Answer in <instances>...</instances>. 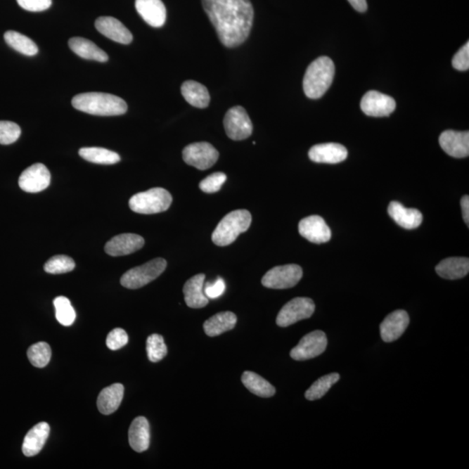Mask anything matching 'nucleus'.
<instances>
[{
    "instance_id": "f257e3e1",
    "label": "nucleus",
    "mask_w": 469,
    "mask_h": 469,
    "mask_svg": "<svg viewBox=\"0 0 469 469\" xmlns=\"http://www.w3.org/2000/svg\"><path fill=\"white\" fill-rule=\"evenodd\" d=\"M202 3L224 46L238 47L246 41L254 21L250 0H202Z\"/></svg>"
},
{
    "instance_id": "f03ea898",
    "label": "nucleus",
    "mask_w": 469,
    "mask_h": 469,
    "mask_svg": "<svg viewBox=\"0 0 469 469\" xmlns=\"http://www.w3.org/2000/svg\"><path fill=\"white\" fill-rule=\"evenodd\" d=\"M72 105L80 112L96 116H120L127 112L124 99L103 92H86L72 98Z\"/></svg>"
},
{
    "instance_id": "7ed1b4c3",
    "label": "nucleus",
    "mask_w": 469,
    "mask_h": 469,
    "mask_svg": "<svg viewBox=\"0 0 469 469\" xmlns=\"http://www.w3.org/2000/svg\"><path fill=\"white\" fill-rule=\"evenodd\" d=\"M335 65L332 59L320 57L313 61L306 70L304 77V91L309 98L317 99L326 94L333 82Z\"/></svg>"
},
{
    "instance_id": "20e7f679",
    "label": "nucleus",
    "mask_w": 469,
    "mask_h": 469,
    "mask_svg": "<svg viewBox=\"0 0 469 469\" xmlns=\"http://www.w3.org/2000/svg\"><path fill=\"white\" fill-rule=\"evenodd\" d=\"M251 221L252 217L246 210H234L227 214L213 232V243L221 247L231 245L240 234L249 230Z\"/></svg>"
},
{
    "instance_id": "39448f33",
    "label": "nucleus",
    "mask_w": 469,
    "mask_h": 469,
    "mask_svg": "<svg viewBox=\"0 0 469 469\" xmlns=\"http://www.w3.org/2000/svg\"><path fill=\"white\" fill-rule=\"evenodd\" d=\"M172 203V197L168 191L153 188L133 195L129 205L132 212L150 215L165 212L171 207Z\"/></svg>"
},
{
    "instance_id": "423d86ee",
    "label": "nucleus",
    "mask_w": 469,
    "mask_h": 469,
    "mask_svg": "<svg viewBox=\"0 0 469 469\" xmlns=\"http://www.w3.org/2000/svg\"><path fill=\"white\" fill-rule=\"evenodd\" d=\"M167 267L164 258H155L148 263L133 268L122 276L120 283L127 289L136 290L157 279Z\"/></svg>"
},
{
    "instance_id": "0eeeda50",
    "label": "nucleus",
    "mask_w": 469,
    "mask_h": 469,
    "mask_svg": "<svg viewBox=\"0 0 469 469\" xmlns=\"http://www.w3.org/2000/svg\"><path fill=\"white\" fill-rule=\"evenodd\" d=\"M302 278V269L297 264L276 266L262 278V284L269 289L285 290L293 288Z\"/></svg>"
},
{
    "instance_id": "6e6552de",
    "label": "nucleus",
    "mask_w": 469,
    "mask_h": 469,
    "mask_svg": "<svg viewBox=\"0 0 469 469\" xmlns=\"http://www.w3.org/2000/svg\"><path fill=\"white\" fill-rule=\"evenodd\" d=\"M316 306L312 299L295 297L287 302L280 310L276 317V324L279 327H289L299 321L308 319L315 312Z\"/></svg>"
},
{
    "instance_id": "1a4fd4ad",
    "label": "nucleus",
    "mask_w": 469,
    "mask_h": 469,
    "mask_svg": "<svg viewBox=\"0 0 469 469\" xmlns=\"http://www.w3.org/2000/svg\"><path fill=\"white\" fill-rule=\"evenodd\" d=\"M224 125L229 138L236 141L248 139L252 134V122L242 106L232 107L228 110L225 114Z\"/></svg>"
},
{
    "instance_id": "9d476101",
    "label": "nucleus",
    "mask_w": 469,
    "mask_h": 469,
    "mask_svg": "<svg viewBox=\"0 0 469 469\" xmlns=\"http://www.w3.org/2000/svg\"><path fill=\"white\" fill-rule=\"evenodd\" d=\"M219 158V151L207 142L191 143L183 150L184 161L200 171L212 168Z\"/></svg>"
},
{
    "instance_id": "9b49d317",
    "label": "nucleus",
    "mask_w": 469,
    "mask_h": 469,
    "mask_svg": "<svg viewBox=\"0 0 469 469\" xmlns=\"http://www.w3.org/2000/svg\"><path fill=\"white\" fill-rule=\"evenodd\" d=\"M328 340L322 330H315L304 335L290 352L295 361H306L319 356L327 349Z\"/></svg>"
},
{
    "instance_id": "f8f14e48",
    "label": "nucleus",
    "mask_w": 469,
    "mask_h": 469,
    "mask_svg": "<svg viewBox=\"0 0 469 469\" xmlns=\"http://www.w3.org/2000/svg\"><path fill=\"white\" fill-rule=\"evenodd\" d=\"M51 183V173L46 165L34 164L25 169L18 179L22 190L29 193H38L46 190Z\"/></svg>"
},
{
    "instance_id": "ddd939ff",
    "label": "nucleus",
    "mask_w": 469,
    "mask_h": 469,
    "mask_svg": "<svg viewBox=\"0 0 469 469\" xmlns=\"http://www.w3.org/2000/svg\"><path fill=\"white\" fill-rule=\"evenodd\" d=\"M397 103L393 98L376 91H371L364 96L361 109L369 117H387L396 110Z\"/></svg>"
},
{
    "instance_id": "4468645a",
    "label": "nucleus",
    "mask_w": 469,
    "mask_h": 469,
    "mask_svg": "<svg viewBox=\"0 0 469 469\" xmlns=\"http://www.w3.org/2000/svg\"><path fill=\"white\" fill-rule=\"evenodd\" d=\"M298 231L308 241L319 245L330 241L332 236L330 227L320 216H310L302 219Z\"/></svg>"
},
{
    "instance_id": "2eb2a0df",
    "label": "nucleus",
    "mask_w": 469,
    "mask_h": 469,
    "mask_svg": "<svg viewBox=\"0 0 469 469\" xmlns=\"http://www.w3.org/2000/svg\"><path fill=\"white\" fill-rule=\"evenodd\" d=\"M409 324V314L405 310L398 309L386 316L380 325L383 341L392 342L404 335Z\"/></svg>"
},
{
    "instance_id": "dca6fc26",
    "label": "nucleus",
    "mask_w": 469,
    "mask_h": 469,
    "mask_svg": "<svg viewBox=\"0 0 469 469\" xmlns=\"http://www.w3.org/2000/svg\"><path fill=\"white\" fill-rule=\"evenodd\" d=\"M442 150L449 156L463 158L469 155V132L452 130L443 131L439 139Z\"/></svg>"
},
{
    "instance_id": "f3484780",
    "label": "nucleus",
    "mask_w": 469,
    "mask_h": 469,
    "mask_svg": "<svg viewBox=\"0 0 469 469\" xmlns=\"http://www.w3.org/2000/svg\"><path fill=\"white\" fill-rule=\"evenodd\" d=\"M145 245V239L141 236L125 233L114 236L106 243L105 250L109 256H127L142 249Z\"/></svg>"
},
{
    "instance_id": "a211bd4d",
    "label": "nucleus",
    "mask_w": 469,
    "mask_h": 469,
    "mask_svg": "<svg viewBox=\"0 0 469 469\" xmlns=\"http://www.w3.org/2000/svg\"><path fill=\"white\" fill-rule=\"evenodd\" d=\"M348 157V150L340 143H320L309 151V160L319 164H339Z\"/></svg>"
},
{
    "instance_id": "6ab92c4d",
    "label": "nucleus",
    "mask_w": 469,
    "mask_h": 469,
    "mask_svg": "<svg viewBox=\"0 0 469 469\" xmlns=\"http://www.w3.org/2000/svg\"><path fill=\"white\" fill-rule=\"evenodd\" d=\"M95 27L101 34L113 41L123 44L132 42L131 32L115 18L99 17L95 22Z\"/></svg>"
},
{
    "instance_id": "aec40b11",
    "label": "nucleus",
    "mask_w": 469,
    "mask_h": 469,
    "mask_svg": "<svg viewBox=\"0 0 469 469\" xmlns=\"http://www.w3.org/2000/svg\"><path fill=\"white\" fill-rule=\"evenodd\" d=\"M136 12L153 27H162L166 21V8L162 0H136Z\"/></svg>"
},
{
    "instance_id": "412c9836",
    "label": "nucleus",
    "mask_w": 469,
    "mask_h": 469,
    "mask_svg": "<svg viewBox=\"0 0 469 469\" xmlns=\"http://www.w3.org/2000/svg\"><path fill=\"white\" fill-rule=\"evenodd\" d=\"M387 212L399 226L407 229V230L418 228L423 223V217L420 210L405 208L404 205L397 201L390 203Z\"/></svg>"
},
{
    "instance_id": "4be33fe9",
    "label": "nucleus",
    "mask_w": 469,
    "mask_h": 469,
    "mask_svg": "<svg viewBox=\"0 0 469 469\" xmlns=\"http://www.w3.org/2000/svg\"><path fill=\"white\" fill-rule=\"evenodd\" d=\"M205 274H198L187 281L184 286V300L188 307L201 309L209 304V298L204 293Z\"/></svg>"
},
{
    "instance_id": "5701e85b",
    "label": "nucleus",
    "mask_w": 469,
    "mask_h": 469,
    "mask_svg": "<svg viewBox=\"0 0 469 469\" xmlns=\"http://www.w3.org/2000/svg\"><path fill=\"white\" fill-rule=\"evenodd\" d=\"M150 442V424L146 417H136L129 428V443L138 453L146 451Z\"/></svg>"
},
{
    "instance_id": "b1692460",
    "label": "nucleus",
    "mask_w": 469,
    "mask_h": 469,
    "mask_svg": "<svg viewBox=\"0 0 469 469\" xmlns=\"http://www.w3.org/2000/svg\"><path fill=\"white\" fill-rule=\"evenodd\" d=\"M50 435V426L46 423H39L30 430L24 439L22 451L25 456H35L41 451Z\"/></svg>"
},
{
    "instance_id": "393cba45",
    "label": "nucleus",
    "mask_w": 469,
    "mask_h": 469,
    "mask_svg": "<svg viewBox=\"0 0 469 469\" xmlns=\"http://www.w3.org/2000/svg\"><path fill=\"white\" fill-rule=\"evenodd\" d=\"M124 387L120 383L103 389L98 397V409L103 415L108 416L117 411L124 398Z\"/></svg>"
},
{
    "instance_id": "a878e982",
    "label": "nucleus",
    "mask_w": 469,
    "mask_h": 469,
    "mask_svg": "<svg viewBox=\"0 0 469 469\" xmlns=\"http://www.w3.org/2000/svg\"><path fill=\"white\" fill-rule=\"evenodd\" d=\"M69 46L74 53L84 59L102 63L108 61L109 57L105 51L91 40L75 37L69 40Z\"/></svg>"
},
{
    "instance_id": "bb28decb",
    "label": "nucleus",
    "mask_w": 469,
    "mask_h": 469,
    "mask_svg": "<svg viewBox=\"0 0 469 469\" xmlns=\"http://www.w3.org/2000/svg\"><path fill=\"white\" fill-rule=\"evenodd\" d=\"M435 271L444 279L463 278L468 274L469 259L468 257L446 258L435 267Z\"/></svg>"
},
{
    "instance_id": "cd10ccee",
    "label": "nucleus",
    "mask_w": 469,
    "mask_h": 469,
    "mask_svg": "<svg viewBox=\"0 0 469 469\" xmlns=\"http://www.w3.org/2000/svg\"><path fill=\"white\" fill-rule=\"evenodd\" d=\"M183 97L192 106L204 109L208 107L210 97L208 90L200 83L194 80L186 81L181 87Z\"/></svg>"
},
{
    "instance_id": "c85d7f7f",
    "label": "nucleus",
    "mask_w": 469,
    "mask_h": 469,
    "mask_svg": "<svg viewBox=\"0 0 469 469\" xmlns=\"http://www.w3.org/2000/svg\"><path fill=\"white\" fill-rule=\"evenodd\" d=\"M236 316L231 311L220 312L210 317L204 324L205 334L209 337H217L224 332L233 330L236 326Z\"/></svg>"
},
{
    "instance_id": "c756f323",
    "label": "nucleus",
    "mask_w": 469,
    "mask_h": 469,
    "mask_svg": "<svg viewBox=\"0 0 469 469\" xmlns=\"http://www.w3.org/2000/svg\"><path fill=\"white\" fill-rule=\"evenodd\" d=\"M242 382L251 393L257 397L269 398L276 394L275 387L256 373L245 371L242 375Z\"/></svg>"
},
{
    "instance_id": "7c9ffc66",
    "label": "nucleus",
    "mask_w": 469,
    "mask_h": 469,
    "mask_svg": "<svg viewBox=\"0 0 469 469\" xmlns=\"http://www.w3.org/2000/svg\"><path fill=\"white\" fill-rule=\"evenodd\" d=\"M79 153L84 160L98 165H115L121 160L120 155L105 148H81Z\"/></svg>"
},
{
    "instance_id": "2f4dec72",
    "label": "nucleus",
    "mask_w": 469,
    "mask_h": 469,
    "mask_svg": "<svg viewBox=\"0 0 469 469\" xmlns=\"http://www.w3.org/2000/svg\"><path fill=\"white\" fill-rule=\"evenodd\" d=\"M5 41L10 47L25 56H34L39 53V48L28 37L15 31H8L5 33Z\"/></svg>"
},
{
    "instance_id": "473e14b6",
    "label": "nucleus",
    "mask_w": 469,
    "mask_h": 469,
    "mask_svg": "<svg viewBox=\"0 0 469 469\" xmlns=\"http://www.w3.org/2000/svg\"><path fill=\"white\" fill-rule=\"evenodd\" d=\"M340 375L338 373H331L323 378H319L314 383L311 387L306 391L305 397L309 401H316L323 398L330 387L339 381Z\"/></svg>"
},
{
    "instance_id": "72a5a7b5",
    "label": "nucleus",
    "mask_w": 469,
    "mask_h": 469,
    "mask_svg": "<svg viewBox=\"0 0 469 469\" xmlns=\"http://www.w3.org/2000/svg\"><path fill=\"white\" fill-rule=\"evenodd\" d=\"M53 304L56 310V319L63 326H71L75 322L76 312L71 302L65 297H58L54 299Z\"/></svg>"
},
{
    "instance_id": "f704fd0d",
    "label": "nucleus",
    "mask_w": 469,
    "mask_h": 469,
    "mask_svg": "<svg viewBox=\"0 0 469 469\" xmlns=\"http://www.w3.org/2000/svg\"><path fill=\"white\" fill-rule=\"evenodd\" d=\"M27 356L33 366L42 368L46 366L51 360V349L48 343L40 342L35 343L28 349Z\"/></svg>"
},
{
    "instance_id": "c9c22d12",
    "label": "nucleus",
    "mask_w": 469,
    "mask_h": 469,
    "mask_svg": "<svg viewBox=\"0 0 469 469\" xmlns=\"http://www.w3.org/2000/svg\"><path fill=\"white\" fill-rule=\"evenodd\" d=\"M147 356L153 363H158L164 359L167 354V347L165 343L164 338L158 334H153L147 338Z\"/></svg>"
},
{
    "instance_id": "e433bc0d",
    "label": "nucleus",
    "mask_w": 469,
    "mask_h": 469,
    "mask_svg": "<svg viewBox=\"0 0 469 469\" xmlns=\"http://www.w3.org/2000/svg\"><path fill=\"white\" fill-rule=\"evenodd\" d=\"M74 268L75 262L65 255H58L51 257L44 266V271L49 274H64L72 271Z\"/></svg>"
},
{
    "instance_id": "4c0bfd02",
    "label": "nucleus",
    "mask_w": 469,
    "mask_h": 469,
    "mask_svg": "<svg viewBox=\"0 0 469 469\" xmlns=\"http://www.w3.org/2000/svg\"><path fill=\"white\" fill-rule=\"evenodd\" d=\"M21 135V129L10 121H0V143L11 145L17 141Z\"/></svg>"
},
{
    "instance_id": "58836bf2",
    "label": "nucleus",
    "mask_w": 469,
    "mask_h": 469,
    "mask_svg": "<svg viewBox=\"0 0 469 469\" xmlns=\"http://www.w3.org/2000/svg\"><path fill=\"white\" fill-rule=\"evenodd\" d=\"M226 179L227 176L223 172L213 173L199 184V188L205 193H215V192L220 191Z\"/></svg>"
},
{
    "instance_id": "ea45409f",
    "label": "nucleus",
    "mask_w": 469,
    "mask_h": 469,
    "mask_svg": "<svg viewBox=\"0 0 469 469\" xmlns=\"http://www.w3.org/2000/svg\"><path fill=\"white\" fill-rule=\"evenodd\" d=\"M129 338L123 328H117L110 331L106 339V345L110 350H117L127 345Z\"/></svg>"
},
{
    "instance_id": "a19ab883",
    "label": "nucleus",
    "mask_w": 469,
    "mask_h": 469,
    "mask_svg": "<svg viewBox=\"0 0 469 469\" xmlns=\"http://www.w3.org/2000/svg\"><path fill=\"white\" fill-rule=\"evenodd\" d=\"M453 68L461 72H466L469 69V43L467 42L461 49L457 51L452 60Z\"/></svg>"
},
{
    "instance_id": "79ce46f5",
    "label": "nucleus",
    "mask_w": 469,
    "mask_h": 469,
    "mask_svg": "<svg viewBox=\"0 0 469 469\" xmlns=\"http://www.w3.org/2000/svg\"><path fill=\"white\" fill-rule=\"evenodd\" d=\"M226 285L223 278H217L212 283H207L204 286V293L209 299H217L224 293Z\"/></svg>"
},
{
    "instance_id": "37998d69",
    "label": "nucleus",
    "mask_w": 469,
    "mask_h": 469,
    "mask_svg": "<svg viewBox=\"0 0 469 469\" xmlns=\"http://www.w3.org/2000/svg\"><path fill=\"white\" fill-rule=\"evenodd\" d=\"M17 2L22 8L29 12H43L51 6V0H17Z\"/></svg>"
},
{
    "instance_id": "c03bdc74",
    "label": "nucleus",
    "mask_w": 469,
    "mask_h": 469,
    "mask_svg": "<svg viewBox=\"0 0 469 469\" xmlns=\"http://www.w3.org/2000/svg\"><path fill=\"white\" fill-rule=\"evenodd\" d=\"M461 210H463V217L465 221L468 226L469 224V197L464 195L461 201Z\"/></svg>"
},
{
    "instance_id": "a18cd8bd",
    "label": "nucleus",
    "mask_w": 469,
    "mask_h": 469,
    "mask_svg": "<svg viewBox=\"0 0 469 469\" xmlns=\"http://www.w3.org/2000/svg\"><path fill=\"white\" fill-rule=\"evenodd\" d=\"M348 1L350 3V5L353 6V8L357 11V12H366L368 8L366 0H348Z\"/></svg>"
}]
</instances>
